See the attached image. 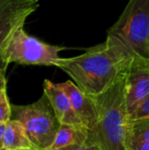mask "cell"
<instances>
[{
    "label": "cell",
    "instance_id": "obj_1",
    "mask_svg": "<svg viewBox=\"0 0 149 150\" xmlns=\"http://www.w3.org/2000/svg\"><path fill=\"white\" fill-rule=\"evenodd\" d=\"M132 60L119 45L106 38L105 42L80 55L60 57L55 66L69 76L84 94L95 97L122 77Z\"/></svg>",
    "mask_w": 149,
    "mask_h": 150
},
{
    "label": "cell",
    "instance_id": "obj_2",
    "mask_svg": "<svg viewBox=\"0 0 149 150\" xmlns=\"http://www.w3.org/2000/svg\"><path fill=\"white\" fill-rule=\"evenodd\" d=\"M125 76L99 95L91 97L97 119L89 133V142L100 150H128L131 122L126 104Z\"/></svg>",
    "mask_w": 149,
    "mask_h": 150
},
{
    "label": "cell",
    "instance_id": "obj_3",
    "mask_svg": "<svg viewBox=\"0 0 149 150\" xmlns=\"http://www.w3.org/2000/svg\"><path fill=\"white\" fill-rule=\"evenodd\" d=\"M107 38L131 58L149 60V0H129Z\"/></svg>",
    "mask_w": 149,
    "mask_h": 150
},
{
    "label": "cell",
    "instance_id": "obj_4",
    "mask_svg": "<svg viewBox=\"0 0 149 150\" xmlns=\"http://www.w3.org/2000/svg\"><path fill=\"white\" fill-rule=\"evenodd\" d=\"M63 47L50 45L29 35L24 25L16 29L0 48V62L7 69L10 63L55 66Z\"/></svg>",
    "mask_w": 149,
    "mask_h": 150
},
{
    "label": "cell",
    "instance_id": "obj_5",
    "mask_svg": "<svg viewBox=\"0 0 149 150\" xmlns=\"http://www.w3.org/2000/svg\"><path fill=\"white\" fill-rule=\"evenodd\" d=\"M12 114L13 120L22 124L27 137L37 149L50 148L60 124L45 95L33 104L11 106Z\"/></svg>",
    "mask_w": 149,
    "mask_h": 150
},
{
    "label": "cell",
    "instance_id": "obj_6",
    "mask_svg": "<svg viewBox=\"0 0 149 150\" xmlns=\"http://www.w3.org/2000/svg\"><path fill=\"white\" fill-rule=\"evenodd\" d=\"M149 94V60L133 58L125 76V97L130 116Z\"/></svg>",
    "mask_w": 149,
    "mask_h": 150
},
{
    "label": "cell",
    "instance_id": "obj_7",
    "mask_svg": "<svg viewBox=\"0 0 149 150\" xmlns=\"http://www.w3.org/2000/svg\"><path fill=\"white\" fill-rule=\"evenodd\" d=\"M39 0H0V48L8 37L37 10ZM0 68H4L0 62Z\"/></svg>",
    "mask_w": 149,
    "mask_h": 150
},
{
    "label": "cell",
    "instance_id": "obj_8",
    "mask_svg": "<svg viewBox=\"0 0 149 150\" xmlns=\"http://www.w3.org/2000/svg\"><path fill=\"white\" fill-rule=\"evenodd\" d=\"M43 88L44 95L47 97L59 124L84 126L73 110L67 94L57 83L46 79Z\"/></svg>",
    "mask_w": 149,
    "mask_h": 150
},
{
    "label": "cell",
    "instance_id": "obj_9",
    "mask_svg": "<svg viewBox=\"0 0 149 150\" xmlns=\"http://www.w3.org/2000/svg\"><path fill=\"white\" fill-rule=\"evenodd\" d=\"M57 84L67 94L73 110L90 133L94 128L97 119L92 98L84 94L71 80Z\"/></svg>",
    "mask_w": 149,
    "mask_h": 150
},
{
    "label": "cell",
    "instance_id": "obj_10",
    "mask_svg": "<svg viewBox=\"0 0 149 150\" xmlns=\"http://www.w3.org/2000/svg\"><path fill=\"white\" fill-rule=\"evenodd\" d=\"M89 142V130L84 126L60 124L54 140L47 150H56L81 146Z\"/></svg>",
    "mask_w": 149,
    "mask_h": 150
},
{
    "label": "cell",
    "instance_id": "obj_11",
    "mask_svg": "<svg viewBox=\"0 0 149 150\" xmlns=\"http://www.w3.org/2000/svg\"><path fill=\"white\" fill-rule=\"evenodd\" d=\"M2 148L4 150L36 149L27 137L22 124L18 120L11 119L5 123Z\"/></svg>",
    "mask_w": 149,
    "mask_h": 150
},
{
    "label": "cell",
    "instance_id": "obj_12",
    "mask_svg": "<svg viewBox=\"0 0 149 150\" xmlns=\"http://www.w3.org/2000/svg\"><path fill=\"white\" fill-rule=\"evenodd\" d=\"M149 142V120L131 122L127 147Z\"/></svg>",
    "mask_w": 149,
    "mask_h": 150
},
{
    "label": "cell",
    "instance_id": "obj_13",
    "mask_svg": "<svg viewBox=\"0 0 149 150\" xmlns=\"http://www.w3.org/2000/svg\"><path fill=\"white\" fill-rule=\"evenodd\" d=\"M11 118V105L9 103L6 89H0V123H6Z\"/></svg>",
    "mask_w": 149,
    "mask_h": 150
},
{
    "label": "cell",
    "instance_id": "obj_14",
    "mask_svg": "<svg viewBox=\"0 0 149 150\" xmlns=\"http://www.w3.org/2000/svg\"><path fill=\"white\" fill-rule=\"evenodd\" d=\"M149 120V94L141 101L133 113L130 116V122Z\"/></svg>",
    "mask_w": 149,
    "mask_h": 150
},
{
    "label": "cell",
    "instance_id": "obj_15",
    "mask_svg": "<svg viewBox=\"0 0 149 150\" xmlns=\"http://www.w3.org/2000/svg\"><path fill=\"white\" fill-rule=\"evenodd\" d=\"M56 150H100V149L96 144H94V143H92L90 142H88L85 144L81 145V146H73V147H68V148H65V149H61Z\"/></svg>",
    "mask_w": 149,
    "mask_h": 150
},
{
    "label": "cell",
    "instance_id": "obj_16",
    "mask_svg": "<svg viewBox=\"0 0 149 150\" xmlns=\"http://www.w3.org/2000/svg\"><path fill=\"white\" fill-rule=\"evenodd\" d=\"M128 150H149V142L131 145L128 147Z\"/></svg>",
    "mask_w": 149,
    "mask_h": 150
},
{
    "label": "cell",
    "instance_id": "obj_17",
    "mask_svg": "<svg viewBox=\"0 0 149 150\" xmlns=\"http://www.w3.org/2000/svg\"><path fill=\"white\" fill-rule=\"evenodd\" d=\"M5 72H6V69L0 68V89H6Z\"/></svg>",
    "mask_w": 149,
    "mask_h": 150
},
{
    "label": "cell",
    "instance_id": "obj_18",
    "mask_svg": "<svg viewBox=\"0 0 149 150\" xmlns=\"http://www.w3.org/2000/svg\"><path fill=\"white\" fill-rule=\"evenodd\" d=\"M4 128H5V123H0V148H2V142H3V138H4Z\"/></svg>",
    "mask_w": 149,
    "mask_h": 150
},
{
    "label": "cell",
    "instance_id": "obj_19",
    "mask_svg": "<svg viewBox=\"0 0 149 150\" xmlns=\"http://www.w3.org/2000/svg\"><path fill=\"white\" fill-rule=\"evenodd\" d=\"M16 150H37L36 149H16Z\"/></svg>",
    "mask_w": 149,
    "mask_h": 150
},
{
    "label": "cell",
    "instance_id": "obj_20",
    "mask_svg": "<svg viewBox=\"0 0 149 150\" xmlns=\"http://www.w3.org/2000/svg\"><path fill=\"white\" fill-rule=\"evenodd\" d=\"M0 150H4V149H2V148H0Z\"/></svg>",
    "mask_w": 149,
    "mask_h": 150
}]
</instances>
